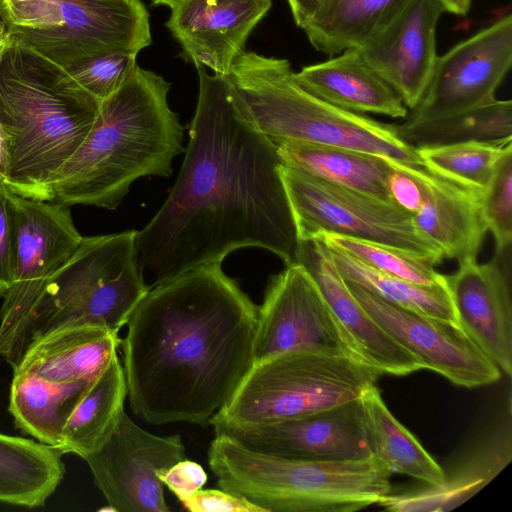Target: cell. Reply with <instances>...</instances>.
I'll return each instance as SVG.
<instances>
[{
    "instance_id": "obj_31",
    "label": "cell",
    "mask_w": 512,
    "mask_h": 512,
    "mask_svg": "<svg viewBox=\"0 0 512 512\" xmlns=\"http://www.w3.org/2000/svg\"><path fill=\"white\" fill-rule=\"evenodd\" d=\"M396 128L399 136L416 148L512 138V101L495 99L439 117L405 118Z\"/></svg>"
},
{
    "instance_id": "obj_22",
    "label": "cell",
    "mask_w": 512,
    "mask_h": 512,
    "mask_svg": "<svg viewBox=\"0 0 512 512\" xmlns=\"http://www.w3.org/2000/svg\"><path fill=\"white\" fill-rule=\"evenodd\" d=\"M304 66L294 81L315 97L355 113L405 118L408 109L399 95L365 62L357 48Z\"/></svg>"
},
{
    "instance_id": "obj_29",
    "label": "cell",
    "mask_w": 512,
    "mask_h": 512,
    "mask_svg": "<svg viewBox=\"0 0 512 512\" xmlns=\"http://www.w3.org/2000/svg\"><path fill=\"white\" fill-rule=\"evenodd\" d=\"M408 0H324L302 28L315 49L337 55L386 26Z\"/></svg>"
},
{
    "instance_id": "obj_12",
    "label": "cell",
    "mask_w": 512,
    "mask_h": 512,
    "mask_svg": "<svg viewBox=\"0 0 512 512\" xmlns=\"http://www.w3.org/2000/svg\"><path fill=\"white\" fill-rule=\"evenodd\" d=\"M295 350L353 355L316 281L300 263L286 266L269 281L258 307L254 362Z\"/></svg>"
},
{
    "instance_id": "obj_24",
    "label": "cell",
    "mask_w": 512,
    "mask_h": 512,
    "mask_svg": "<svg viewBox=\"0 0 512 512\" xmlns=\"http://www.w3.org/2000/svg\"><path fill=\"white\" fill-rule=\"evenodd\" d=\"M511 459V432L509 428L504 427L452 474L446 475L441 485L425 484L422 488L398 494L390 492L377 505L394 512H446L453 510L495 478Z\"/></svg>"
},
{
    "instance_id": "obj_33",
    "label": "cell",
    "mask_w": 512,
    "mask_h": 512,
    "mask_svg": "<svg viewBox=\"0 0 512 512\" xmlns=\"http://www.w3.org/2000/svg\"><path fill=\"white\" fill-rule=\"evenodd\" d=\"M512 138L417 147L424 167L463 187L483 192Z\"/></svg>"
},
{
    "instance_id": "obj_6",
    "label": "cell",
    "mask_w": 512,
    "mask_h": 512,
    "mask_svg": "<svg viewBox=\"0 0 512 512\" xmlns=\"http://www.w3.org/2000/svg\"><path fill=\"white\" fill-rule=\"evenodd\" d=\"M208 464L218 488L265 512H353L391 492L389 470L375 457L312 461L274 456L215 434Z\"/></svg>"
},
{
    "instance_id": "obj_18",
    "label": "cell",
    "mask_w": 512,
    "mask_h": 512,
    "mask_svg": "<svg viewBox=\"0 0 512 512\" xmlns=\"http://www.w3.org/2000/svg\"><path fill=\"white\" fill-rule=\"evenodd\" d=\"M271 6L272 0H178L170 6L166 26L181 46L183 59L228 75Z\"/></svg>"
},
{
    "instance_id": "obj_36",
    "label": "cell",
    "mask_w": 512,
    "mask_h": 512,
    "mask_svg": "<svg viewBox=\"0 0 512 512\" xmlns=\"http://www.w3.org/2000/svg\"><path fill=\"white\" fill-rule=\"evenodd\" d=\"M481 210L495 240L496 254L510 250L512 243V148L498 161L482 192Z\"/></svg>"
},
{
    "instance_id": "obj_41",
    "label": "cell",
    "mask_w": 512,
    "mask_h": 512,
    "mask_svg": "<svg viewBox=\"0 0 512 512\" xmlns=\"http://www.w3.org/2000/svg\"><path fill=\"white\" fill-rule=\"evenodd\" d=\"M295 24L303 28L315 15L324 0H287Z\"/></svg>"
},
{
    "instance_id": "obj_32",
    "label": "cell",
    "mask_w": 512,
    "mask_h": 512,
    "mask_svg": "<svg viewBox=\"0 0 512 512\" xmlns=\"http://www.w3.org/2000/svg\"><path fill=\"white\" fill-rule=\"evenodd\" d=\"M326 248L345 281L396 306L457 324L446 282L432 286L414 283L374 270L339 250Z\"/></svg>"
},
{
    "instance_id": "obj_37",
    "label": "cell",
    "mask_w": 512,
    "mask_h": 512,
    "mask_svg": "<svg viewBox=\"0 0 512 512\" xmlns=\"http://www.w3.org/2000/svg\"><path fill=\"white\" fill-rule=\"evenodd\" d=\"M180 503L190 512H265L263 508L220 488H202Z\"/></svg>"
},
{
    "instance_id": "obj_9",
    "label": "cell",
    "mask_w": 512,
    "mask_h": 512,
    "mask_svg": "<svg viewBox=\"0 0 512 512\" xmlns=\"http://www.w3.org/2000/svg\"><path fill=\"white\" fill-rule=\"evenodd\" d=\"M11 36L63 67L105 51L138 54L151 42L141 0H0Z\"/></svg>"
},
{
    "instance_id": "obj_3",
    "label": "cell",
    "mask_w": 512,
    "mask_h": 512,
    "mask_svg": "<svg viewBox=\"0 0 512 512\" xmlns=\"http://www.w3.org/2000/svg\"><path fill=\"white\" fill-rule=\"evenodd\" d=\"M170 85L136 65L101 101L85 140L51 179L50 202L114 210L138 178L169 177L184 151V128L168 105Z\"/></svg>"
},
{
    "instance_id": "obj_1",
    "label": "cell",
    "mask_w": 512,
    "mask_h": 512,
    "mask_svg": "<svg viewBox=\"0 0 512 512\" xmlns=\"http://www.w3.org/2000/svg\"><path fill=\"white\" fill-rule=\"evenodd\" d=\"M197 69L181 169L162 207L136 233V262L150 287L245 247L266 249L286 266L297 260L276 144L253 123L228 75Z\"/></svg>"
},
{
    "instance_id": "obj_45",
    "label": "cell",
    "mask_w": 512,
    "mask_h": 512,
    "mask_svg": "<svg viewBox=\"0 0 512 512\" xmlns=\"http://www.w3.org/2000/svg\"><path fill=\"white\" fill-rule=\"evenodd\" d=\"M176 1L178 0H151V3L152 5H166V6H171L173 5Z\"/></svg>"
},
{
    "instance_id": "obj_17",
    "label": "cell",
    "mask_w": 512,
    "mask_h": 512,
    "mask_svg": "<svg viewBox=\"0 0 512 512\" xmlns=\"http://www.w3.org/2000/svg\"><path fill=\"white\" fill-rule=\"evenodd\" d=\"M442 12L437 0H408L386 26L357 47L409 110L418 105L430 81Z\"/></svg>"
},
{
    "instance_id": "obj_5",
    "label": "cell",
    "mask_w": 512,
    "mask_h": 512,
    "mask_svg": "<svg viewBox=\"0 0 512 512\" xmlns=\"http://www.w3.org/2000/svg\"><path fill=\"white\" fill-rule=\"evenodd\" d=\"M136 233L83 237L21 312L0 325V355L12 368L57 329L94 325L119 333L150 288L136 262Z\"/></svg>"
},
{
    "instance_id": "obj_19",
    "label": "cell",
    "mask_w": 512,
    "mask_h": 512,
    "mask_svg": "<svg viewBox=\"0 0 512 512\" xmlns=\"http://www.w3.org/2000/svg\"><path fill=\"white\" fill-rule=\"evenodd\" d=\"M506 251L488 263L459 264L445 276L457 324L475 345L508 376L512 373V307Z\"/></svg>"
},
{
    "instance_id": "obj_40",
    "label": "cell",
    "mask_w": 512,
    "mask_h": 512,
    "mask_svg": "<svg viewBox=\"0 0 512 512\" xmlns=\"http://www.w3.org/2000/svg\"><path fill=\"white\" fill-rule=\"evenodd\" d=\"M402 166L395 165L388 189L392 202L414 215L421 205V193L417 181Z\"/></svg>"
},
{
    "instance_id": "obj_28",
    "label": "cell",
    "mask_w": 512,
    "mask_h": 512,
    "mask_svg": "<svg viewBox=\"0 0 512 512\" xmlns=\"http://www.w3.org/2000/svg\"><path fill=\"white\" fill-rule=\"evenodd\" d=\"M92 380L51 383L13 373L8 409L16 427L39 442L60 447L66 422Z\"/></svg>"
},
{
    "instance_id": "obj_23",
    "label": "cell",
    "mask_w": 512,
    "mask_h": 512,
    "mask_svg": "<svg viewBox=\"0 0 512 512\" xmlns=\"http://www.w3.org/2000/svg\"><path fill=\"white\" fill-rule=\"evenodd\" d=\"M118 333L94 325L69 326L34 341L13 373L51 383L92 380L118 353Z\"/></svg>"
},
{
    "instance_id": "obj_13",
    "label": "cell",
    "mask_w": 512,
    "mask_h": 512,
    "mask_svg": "<svg viewBox=\"0 0 512 512\" xmlns=\"http://www.w3.org/2000/svg\"><path fill=\"white\" fill-rule=\"evenodd\" d=\"M511 64L512 16L508 14L437 57L422 99L405 118H434L494 101Z\"/></svg>"
},
{
    "instance_id": "obj_2",
    "label": "cell",
    "mask_w": 512,
    "mask_h": 512,
    "mask_svg": "<svg viewBox=\"0 0 512 512\" xmlns=\"http://www.w3.org/2000/svg\"><path fill=\"white\" fill-rule=\"evenodd\" d=\"M257 314L221 263L150 287L120 343L133 413L152 425L209 423L254 363Z\"/></svg>"
},
{
    "instance_id": "obj_26",
    "label": "cell",
    "mask_w": 512,
    "mask_h": 512,
    "mask_svg": "<svg viewBox=\"0 0 512 512\" xmlns=\"http://www.w3.org/2000/svg\"><path fill=\"white\" fill-rule=\"evenodd\" d=\"M63 455L58 447L0 433V501L43 506L65 475Z\"/></svg>"
},
{
    "instance_id": "obj_30",
    "label": "cell",
    "mask_w": 512,
    "mask_h": 512,
    "mask_svg": "<svg viewBox=\"0 0 512 512\" xmlns=\"http://www.w3.org/2000/svg\"><path fill=\"white\" fill-rule=\"evenodd\" d=\"M372 457L391 474H401L428 485H441L446 473L418 440L392 415L378 387L362 397Z\"/></svg>"
},
{
    "instance_id": "obj_25",
    "label": "cell",
    "mask_w": 512,
    "mask_h": 512,
    "mask_svg": "<svg viewBox=\"0 0 512 512\" xmlns=\"http://www.w3.org/2000/svg\"><path fill=\"white\" fill-rule=\"evenodd\" d=\"M275 144L284 166L392 202L388 179L395 165L383 157L304 142L282 141Z\"/></svg>"
},
{
    "instance_id": "obj_15",
    "label": "cell",
    "mask_w": 512,
    "mask_h": 512,
    "mask_svg": "<svg viewBox=\"0 0 512 512\" xmlns=\"http://www.w3.org/2000/svg\"><path fill=\"white\" fill-rule=\"evenodd\" d=\"M249 449L312 461L372 457L361 398L303 417L262 424L212 423Z\"/></svg>"
},
{
    "instance_id": "obj_21",
    "label": "cell",
    "mask_w": 512,
    "mask_h": 512,
    "mask_svg": "<svg viewBox=\"0 0 512 512\" xmlns=\"http://www.w3.org/2000/svg\"><path fill=\"white\" fill-rule=\"evenodd\" d=\"M417 181L421 205L413 215L417 229L442 252L462 264L477 260L487 228L481 210L482 192L445 178L423 166H402Z\"/></svg>"
},
{
    "instance_id": "obj_10",
    "label": "cell",
    "mask_w": 512,
    "mask_h": 512,
    "mask_svg": "<svg viewBox=\"0 0 512 512\" xmlns=\"http://www.w3.org/2000/svg\"><path fill=\"white\" fill-rule=\"evenodd\" d=\"M279 174L294 217L298 240L321 233L397 248L433 265L441 250L416 227L413 215L395 203L332 184L280 165Z\"/></svg>"
},
{
    "instance_id": "obj_42",
    "label": "cell",
    "mask_w": 512,
    "mask_h": 512,
    "mask_svg": "<svg viewBox=\"0 0 512 512\" xmlns=\"http://www.w3.org/2000/svg\"><path fill=\"white\" fill-rule=\"evenodd\" d=\"M10 146L6 131L0 121V189L10 192ZM11 193V192H10Z\"/></svg>"
},
{
    "instance_id": "obj_35",
    "label": "cell",
    "mask_w": 512,
    "mask_h": 512,
    "mask_svg": "<svg viewBox=\"0 0 512 512\" xmlns=\"http://www.w3.org/2000/svg\"><path fill=\"white\" fill-rule=\"evenodd\" d=\"M136 54L105 51L83 57L65 69L75 81L100 102L112 96L128 79L136 64Z\"/></svg>"
},
{
    "instance_id": "obj_39",
    "label": "cell",
    "mask_w": 512,
    "mask_h": 512,
    "mask_svg": "<svg viewBox=\"0 0 512 512\" xmlns=\"http://www.w3.org/2000/svg\"><path fill=\"white\" fill-rule=\"evenodd\" d=\"M8 193L0 189V298L12 285L13 220Z\"/></svg>"
},
{
    "instance_id": "obj_16",
    "label": "cell",
    "mask_w": 512,
    "mask_h": 512,
    "mask_svg": "<svg viewBox=\"0 0 512 512\" xmlns=\"http://www.w3.org/2000/svg\"><path fill=\"white\" fill-rule=\"evenodd\" d=\"M13 220L12 285L0 309L11 321L78 248L83 236L68 206L7 194Z\"/></svg>"
},
{
    "instance_id": "obj_14",
    "label": "cell",
    "mask_w": 512,
    "mask_h": 512,
    "mask_svg": "<svg viewBox=\"0 0 512 512\" xmlns=\"http://www.w3.org/2000/svg\"><path fill=\"white\" fill-rule=\"evenodd\" d=\"M345 283L372 319L416 357L424 369L437 372L453 384L466 388L490 385L500 379L498 366L458 324L404 309L354 283Z\"/></svg>"
},
{
    "instance_id": "obj_38",
    "label": "cell",
    "mask_w": 512,
    "mask_h": 512,
    "mask_svg": "<svg viewBox=\"0 0 512 512\" xmlns=\"http://www.w3.org/2000/svg\"><path fill=\"white\" fill-rule=\"evenodd\" d=\"M158 477L179 502L202 489L208 479L199 463L186 458L159 473Z\"/></svg>"
},
{
    "instance_id": "obj_43",
    "label": "cell",
    "mask_w": 512,
    "mask_h": 512,
    "mask_svg": "<svg viewBox=\"0 0 512 512\" xmlns=\"http://www.w3.org/2000/svg\"><path fill=\"white\" fill-rule=\"evenodd\" d=\"M444 12L464 16L471 7L472 0H437Z\"/></svg>"
},
{
    "instance_id": "obj_8",
    "label": "cell",
    "mask_w": 512,
    "mask_h": 512,
    "mask_svg": "<svg viewBox=\"0 0 512 512\" xmlns=\"http://www.w3.org/2000/svg\"><path fill=\"white\" fill-rule=\"evenodd\" d=\"M379 375L343 352L295 350L270 356L253 363L209 424L303 417L361 398Z\"/></svg>"
},
{
    "instance_id": "obj_20",
    "label": "cell",
    "mask_w": 512,
    "mask_h": 512,
    "mask_svg": "<svg viewBox=\"0 0 512 512\" xmlns=\"http://www.w3.org/2000/svg\"><path fill=\"white\" fill-rule=\"evenodd\" d=\"M296 263L302 264L316 281L359 361L380 375L404 376L424 369L356 301L320 240H299Z\"/></svg>"
},
{
    "instance_id": "obj_27",
    "label": "cell",
    "mask_w": 512,
    "mask_h": 512,
    "mask_svg": "<svg viewBox=\"0 0 512 512\" xmlns=\"http://www.w3.org/2000/svg\"><path fill=\"white\" fill-rule=\"evenodd\" d=\"M127 397L122 363L115 354L92 380L63 430L62 452L81 458L98 450L116 427Z\"/></svg>"
},
{
    "instance_id": "obj_7",
    "label": "cell",
    "mask_w": 512,
    "mask_h": 512,
    "mask_svg": "<svg viewBox=\"0 0 512 512\" xmlns=\"http://www.w3.org/2000/svg\"><path fill=\"white\" fill-rule=\"evenodd\" d=\"M288 60L243 50L228 77L256 127L274 143L304 142L383 157L394 165L423 166L416 147L396 125L333 106L300 87Z\"/></svg>"
},
{
    "instance_id": "obj_11",
    "label": "cell",
    "mask_w": 512,
    "mask_h": 512,
    "mask_svg": "<svg viewBox=\"0 0 512 512\" xmlns=\"http://www.w3.org/2000/svg\"><path fill=\"white\" fill-rule=\"evenodd\" d=\"M185 458L180 435L152 434L124 410L110 436L84 460L111 511L170 512L158 474Z\"/></svg>"
},
{
    "instance_id": "obj_44",
    "label": "cell",
    "mask_w": 512,
    "mask_h": 512,
    "mask_svg": "<svg viewBox=\"0 0 512 512\" xmlns=\"http://www.w3.org/2000/svg\"><path fill=\"white\" fill-rule=\"evenodd\" d=\"M9 40V32L6 27V24L1 20L0 21V55L6 47V44Z\"/></svg>"
},
{
    "instance_id": "obj_4",
    "label": "cell",
    "mask_w": 512,
    "mask_h": 512,
    "mask_svg": "<svg viewBox=\"0 0 512 512\" xmlns=\"http://www.w3.org/2000/svg\"><path fill=\"white\" fill-rule=\"evenodd\" d=\"M101 102L65 67L9 34L0 55V121L10 192L49 201V183L90 132Z\"/></svg>"
},
{
    "instance_id": "obj_34",
    "label": "cell",
    "mask_w": 512,
    "mask_h": 512,
    "mask_svg": "<svg viewBox=\"0 0 512 512\" xmlns=\"http://www.w3.org/2000/svg\"><path fill=\"white\" fill-rule=\"evenodd\" d=\"M313 239L390 276L428 286L446 282L445 276L435 270V265L394 247L328 233Z\"/></svg>"
}]
</instances>
